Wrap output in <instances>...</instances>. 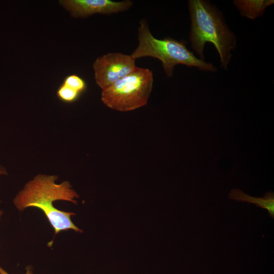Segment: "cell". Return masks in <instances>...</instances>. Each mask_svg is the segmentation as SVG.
Wrapping results in <instances>:
<instances>
[{"label": "cell", "mask_w": 274, "mask_h": 274, "mask_svg": "<svg viewBox=\"0 0 274 274\" xmlns=\"http://www.w3.org/2000/svg\"><path fill=\"white\" fill-rule=\"evenodd\" d=\"M58 179L56 175H38L18 192L13 199V203L19 211L31 207L40 209L53 228L55 236L61 231L68 229L82 233L83 230L71 220V217L76 214L59 210L53 204L57 200L77 204L79 197L70 182L65 181L57 184L56 182Z\"/></svg>", "instance_id": "1"}, {"label": "cell", "mask_w": 274, "mask_h": 274, "mask_svg": "<svg viewBox=\"0 0 274 274\" xmlns=\"http://www.w3.org/2000/svg\"><path fill=\"white\" fill-rule=\"evenodd\" d=\"M189 9L192 48L203 60L206 43H212L219 53L222 67L226 69L231 57V50L236 47V38L222 14L215 7L202 0L189 1Z\"/></svg>", "instance_id": "2"}, {"label": "cell", "mask_w": 274, "mask_h": 274, "mask_svg": "<svg viewBox=\"0 0 274 274\" xmlns=\"http://www.w3.org/2000/svg\"><path fill=\"white\" fill-rule=\"evenodd\" d=\"M139 45L131 56L135 60L143 57H152L159 59L168 77L173 75L174 67L183 64L196 67L200 70L215 72L216 68L212 63L197 58L189 50L186 43L173 38H155L151 33L147 21L142 19L138 29Z\"/></svg>", "instance_id": "3"}, {"label": "cell", "mask_w": 274, "mask_h": 274, "mask_svg": "<svg viewBox=\"0 0 274 274\" xmlns=\"http://www.w3.org/2000/svg\"><path fill=\"white\" fill-rule=\"evenodd\" d=\"M153 80L151 71L136 66L133 72L102 89L101 100L114 110H134L147 105Z\"/></svg>", "instance_id": "4"}, {"label": "cell", "mask_w": 274, "mask_h": 274, "mask_svg": "<svg viewBox=\"0 0 274 274\" xmlns=\"http://www.w3.org/2000/svg\"><path fill=\"white\" fill-rule=\"evenodd\" d=\"M135 59L131 55L110 53L98 57L93 67L96 83L101 90L133 72Z\"/></svg>", "instance_id": "5"}, {"label": "cell", "mask_w": 274, "mask_h": 274, "mask_svg": "<svg viewBox=\"0 0 274 274\" xmlns=\"http://www.w3.org/2000/svg\"><path fill=\"white\" fill-rule=\"evenodd\" d=\"M60 5L75 18H86L94 14L109 15L130 9L131 1L115 2L111 0H63Z\"/></svg>", "instance_id": "6"}, {"label": "cell", "mask_w": 274, "mask_h": 274, "mask_svg": "<svg viewBox=\"0 0 274 274\" xmlns=\"http://www.w3.org/2000/svg\"><path fill=\"white\" fill-rule=\"evenodd\" d=\"M228 196L236 201L254 203L267 210L270 217L274 218V194L271 192L265 193L263 197H255L246 194L240 189H234L230 191Z\"/></svg>", "instance_id": "7"}, {"label": "cell", "mask_w": 274, "mask_h": 274, "mask_svg": "<svg viewBox=\"0 0 274 274\" xmlns=\"http://www.w3.org/2000/svg\"><path fill=\"white\" fill-rule=\"evenodd\" d=\"M242 15L254 19L261 15L265 9L273 3V1H234Z\"/></svg>", "instance_id": "8"}, {"label": "cell", "mask_w": 274, "mask_h": 274, "mask_svg": "<svg viewBox=\"0 0 274 274\" xmlns=\"http://www.w3.org/2000/svg\"><path fill=\"white\" fill-rule=\"evenodd\" d=\"M81 94L77 90L62 83L56 91L58 99L65 103H72L76 101Z\"/></svg>", "instance_id": "9"}, {"label": "cell", "mask_w": 274, "mask_h": 274, "mask_svg": "<svg viewBox=\"0 0 274 274\" xmlns=\"http://www.w3.org/2000/svg\"><path fill=\"white\" fill-rule=\"evenodd\" d=\"M62 83L77 90L81 94L85 91L87 87L85 80L76 74L68 75L64 79Z\"/></svg>", "instance_id": "10"}, {"label": "cell", "mask_w": 274, "mask_h": 274, "mask_svg": "<svg viewBox=\"0 0 274 274\" xmlns=\"http://www.w3.org/2000/svg\"><path fill=\"white\" fill-rule=\"evenodd\" d=\"M26 272L24 274H33V269L31 266H27L25 268ZM0 274H10L0 266Z\"/></svg>", "instance_id": "11"}, {"label": "cell", "mask_w": 274, "mask_h": 274, "mask_svg": "<svg viewBox=\"0 0 274 274\" xmlns=\"http://www.w3.org/2000/svg\"><path fill=\"white\" fill-rule=\"evenodd\" d=\"M7 174V171L6 168L2 166V165H0V176L1 175H6Z\"/></svg>", "instance_id": "12"}, {"label": "cell", "mask_w": 274, "mask_h": 274, "mask_svg": "<svg viewBox=\"0 0 274 274\" xmlns=\"http://www.w3.org/2000/svg\"><path fill=\"white\" fill-rule=\"evenodd\" d=\"M3 213H4L3 211H2V210L0 211V220L2 219V217L3 215ZM0 249H1V246H0Z\"/></svg>", "instance_id": "13"}]
</instances>
